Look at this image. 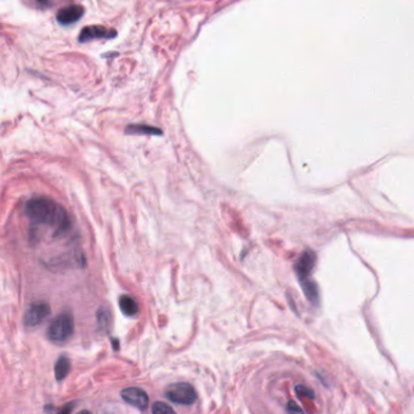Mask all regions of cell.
<instances>
[{
  "instance_id": "8992f818",
  "label": "cell",
  "mask_w": 414,
  "mask_h": 414,
  "mask_svg": "<svg viewBox=\"0 0 414 414\" xmlns=\"http://www.w3.org/2000/svg\"><path fill=\"white\" fill-rule=\"evenodd\" d=\"M122 399L125 401L127 403H129L133 407L138 408L140 411H145L147 407H148L149 399L148 395L143 391L140 387H127L122 391Z\"/></svg>"
},
{
  "instance_id": "5b68a950",
  "label": "cell",
  "mask_w": 414,
  "mask_h": 414,
  "mask_svg": "<svg viewBox=\"0 0 414 414\" xmlns=\"http://www.w3.org/2000/svg\"><path fill=\"white\" fill-rule=\"evenodd\" d=\"M116 37L117 32L112 28H106L103 26H88L82 29L78 40L80 43H88L98 39H113Z\"/></svg>"
},
{
  "instance_id": "30bf717a",
  "label": "cell",
  "mask_w": 414,
  "mask_h": 414,
  "mask_svg": "<svg viewBox=\"0 0 414 414\" xmlns=\"http://www.w3.org/2000/svg\"><path fill=\"white\" fill-rule=\"evenodd\" d=\"M55 376L57 380H63L71 370V361L66 356H61L55 363Z\"/></svg>"
},
{
  "instance_id": "e0dca14e",
  "label": "cell",
  "mask_w": 414,
  "mask_h": 414,
  "mask_svg": "<svg viewBox=\"0 0 414 414\" xmlns=\"http://www.w3.org/2000/svg\"><path fill=\"white\" fill-rule=\"evenodd\" d=\"M72 407H73V405H72V403H69V406L67 405V406H65V407H63V408H61L60 412H62V413L71 412V411H72Z\"/></svg>"
},
{
  "instance_id": "9a60e30c",
  "label": "cell",
  "mask_w": 414,
  "mask_h": 414,
  "mask_svg": "<svg viewBox=\"0 0 414 414\" xmlns=\"http://www.w3.org/2000/svg\"><path fill=\"white\" fill-rule=\"evenodd\" d=\"M287 411H288V412H294V413H296V412L303 413L304 412L303 408L299 407V406L296 405L295 402H293V401H290V402L287 405Z\"/></svg>"
},
{
  "instance_id": "9c48e42d",
  "label": "cell",
  "mask_w": 414,
  "mask_h": 414,
  "mask_svg": "<svg viewBox=\"0 0 414 414\" xmlns=\"http://www.w3.org/2000/svg\"><path fill=\"white\" fill-rule=\"evenodd\" d=\"M120 311L128 317H135L138 314V305L135 299L130 295H122L119 298Z\"/></svg>"
},
{
  "instance_id": "277c9868",
  "label": "cell",
  "mask_w": 414,
  "mask_h": 414,
  "mask_svg": "<svg viewBox=\"0 0 414 414\" xmlns=\"http://www.w3.org/2000/svg\"><path fill=\"white\" fill-rule=\"evenodd\" d=\"M50 312H51V309H50L49 304L45 301H36L27 309L23 322L27 327H37L47 319Z\"/></svg>"
},
{
  "instance_id": "6da1fadb",
  "label": "cell",
  "mask_w": 414,
  "mask_h": 414,
  "mask_svg": "<svg viewBox=\"0 0 414 414\" xmlns=\"http://www.w3.org/2000/svg\"><path fill=\"white\" fill-rule=\"evenodd\" d=\"M26 214L29 220L38 225L51 226L57 233L68 230V214L60 204L47 197H34L26 204Z\"/></svg>"
},
{
  "instance_id": "7a4b0ae2",
  "label": "cell",
  "mask_w": 414,
  "mask_h": 414,
  "mask_svg": "<svg viewBox=\"0 0 414 414\" xmlns=\"http://www.w3.org/2000/svg\"><path fill=\"white\" fill-rule=\"evenodd\" d=\"M74 332L73 317L68 312L58 315L51 321L47 328V338L52 343H65L72 336Z\"/></svg>"
},
{
  "instance_id": "52a82bcc",
  "label": "cell",
  "mask_w": 414,
  "mask_h": 414,
  "mask_svg": "<svg viewBox=\"0 0 414 414\" xmlns=\"http://www.w3.org/2000/svg\"><path fill=\"white\" fill-rule=\"evenodd\" d=\"M84 15V7L80 5H71V6L63 7L56 15V20L60 25L68 26L72 23H76Z\"/></svg>"
},
{
  "instance_id": "5bb4252c",
  "label": "cell",
  "mask_w": 414,
  "mask_h": 414,
  "mask_svg": "<svg viewBox=\"0 0 414 414\" xmlns=\"http://www.w3.org/2000/svg\"><path fill=\"white\" fill-rule=\"evenodd\" d=\"M152 412H153V413H158V414L174 413V410H173L172 407H170L169 405H167V403H164V402H156L153 405V407H152Z\"/></svg>"
},
{
  "instance_id": "7c38bea8",
  "label": "cell",
  "mask_w": 414,
  "mask_h": 414,
  "mask_svg": "<svg viewBox=\"0 0 414 414\" xmlns=\"http://www.w3.org/2000/svg\"><path fill=\"white\" fill-rule=\"evenodd\" d=\"M304 293H305L306 298L309 299V301L314 305H317L320 300V294H319V288H317L316 283L312 282V280H307L304 282Z\"/></svg>"
},
{
  "instance_id": "3957f363",
  "label": "cell",
  "mask_w": 414,
  "mask_h": 414,
  "mask_svg": "<svg viewBox=\"0 0 414 414\" xmlns=\"http://www.w3.org/2000/svg\"><path fill=\"white\" fill-rule=\"evenodd\" d=\"M165 397L174 403L181 406H189L196 402L197 392L194 387L187 383L170 384L164 391Z\"/></svg>"
},
{
  "instance_id": "ac0fdd59",
  "label": "cell",
  "mask_w": 414,
  "mask_h": 414,
  "mask_svg": "<svg viewBox=\"0 0 414 414\" xmlns=\"http://www.w3.org/2000/svg\"><path fill=\"white\" fill-rule=\"evenodd\" d=\"M37 1H38L39 4L44 5V6H49L50 5V0H37Z\"/></svg>"
},
{
  "instance_id": "ba28073f",
  "label": "cell",
  "mask_w": 414,
  "mask_h": 414,
  "mask_svg": "<svg viewBox=\"0 0 414 414\" xmlns=\"http://www.w3.org/2000/svg\"><path fill=\"white\" fill-rule=\"evenodd\" d=\"M315 263H316V255H315L314 253L305 252L301 254L298 263L295 264V271L296 275L299 276V278L301 280L307 279V277H309L310 274L312 272Z\"/></svg>"
},
{
  "instance_id": "2e32d148",
  "label": "cell",
  "mask_w": 414,
  "mask_h": 414,
  "mask_svg": "<svg viewBox=\"0 0 414 414\" xmlns=\"http://www.w3.org/2000/svg\"><path fill=\"white\" fill-rule=\"evenodd\" d=\"M97 316H98V323H100V325H102V327H106V325H108L109 316H107L106 312H105V315H103L102 311H100L97 314Z\"/></svg>"
},
{
  "instance_id": "8fae6325",
  "label": "cell",
  "mask_w": 414,
  "mask_h": 414,
  "mask_svg": "<svg viewBox=\"0 0 414 414\" xmlns=\"http://www.w3.org/2000/svg\"><path fill=\"white\" fill-rule=\"evenodd\" d=\"M125 133L128 134H146V135H162V130L158 128L151 127V125H143V124H136V125H129L125 129Z\"/></svg>"
},
{
  "instance_id": "4fadbf2b",
  "label": "cell",
  "mask_w": 414,
  "mask_h": 414,
  "mask_svg": "<svg viewBox=\"0 0 414 414\" xmlns=\"http://www.w3.org/2000/svg\"><path fill=\"white\" fill-rule=\"evenodd\" d=\"M295 392L296 395H299L300 397H306V399H315V392L314 390L310 389L305 385H296L295 386Z\"/></svg>"
}]
</instances>
